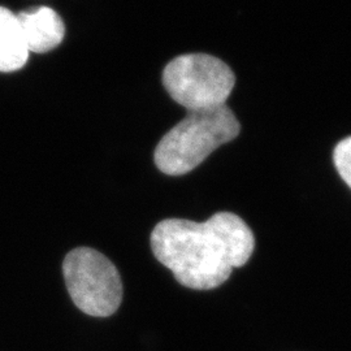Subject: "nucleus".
I'll return each mask as SVG.
<instances>
[{
	"label": "nucleus",
	"mask_w": 351,
	"mask_h": 351,
	"mask_svg": "<svg viewBox=\"0 0 351 351\" xmlns=\"http://www.w3.org/2000/svg\"><path fill=\"white\" fill-rule=\"evenodd\" d=\"M155 258L186 288L211 290L224 284L233 268L249 262L255 239L237 215L219 213L207 221L165 219L151 233Z\"/></svg>",
	"instance_id": "1"
},
{
	"label": "nucleus",
	"mask_w": 351,
	"mask_h": 351,
	"mask_svg": "<svg viewBox=\"0 0 351 351\" xmlns=\"http://www.w3.org/2000/svg\"><path fill=\"white\" fill-rule=\"evenodd\" d=\"M239 129V120L226 106L189 112L156 146L155 164L165 175H186L217 147L236 138Z\"/></svg>",
	"instance_id": "2"
},
{
	"label": "nucleus",
	"mask_w": 351,
	"mask_h": 351,
	"mask_svg": "<svg viewBox=\"0 0 351 351\" xmlns=\"http://www.w3.org/2000/svg\"><path fill=\"white\" fill-rule=\"evenodd\" d=\"M163 84L173 101L189 112H199L226 106L236 77L224 62L215 56L188 53L165 66Z\"/></svg>",
	"instance_id": "3"
},
{
	"label": "nucleus",
	"mask_w": 351,
	"mask_h": 351,
	"mask_svg": "<svg viewBox=\"0 0 351 351\" xmlns=\"http://www.w3.org/2000/svg\"><path fill=\"white\" fill-rule=\"evenodd\" d=\"M65 287L78 310L94 317L114 314L123 302L116 265L99 251L77 247L64 258Z\"/></svg>",
	"instance_id": "4"
},
{
	"label": "nucleus",
	"mask_w": 351,
	"mask_h": 351,
	"mask_svg": "<svg viewBox=\"0 0 351 351\" xmlns=\"http://www.w3.org/2000/svg\"><path fill=\"white\" fill-rule=\"evenodd\" d=\"M17 19L29 52L46 53L62 43L65 34L63 20L49 7L21 12Z\"/></svg>",
	"instance_id": "5"
},
{
	"label": "nucleus",
	"mask_w": 351,
	"mask_h": 351,
	"mask_svg": "<svg viewBox=\"0 0 351 351\" xmlns=\"http://www.w3.org/2000/svg\"><path fill=\"white\" fill-rule=\"evenodd\" d=\"M27 59L29 50L17 16L0 7V72L21 69Z\"/></svg>",
	"instance_id": "6"
},
{
	"label": "nucleus",
	"mask_w": 351,
	"mask_h": 351,
	"mask_svg": "<svg viewBox=\"0 0 351 351\" xmlns=\"http://www.w3.org/2000/svg\"><path fill=\"white\" fill-rule=\"evenodd\" d=\"M333 160L339 176L351 188V137L339 142L335 149Z\"/></svg>",
	"instance_id": "7"
}]
</instances>
